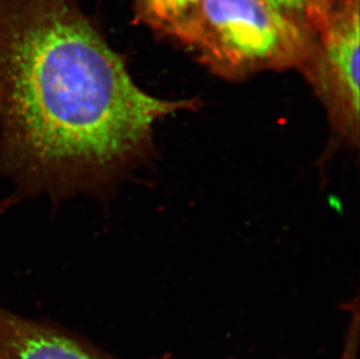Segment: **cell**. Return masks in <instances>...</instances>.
Returning a JSON list of instances; mask_svg holds the SVG:
<instances>
[{
  "label": "cell",
  "instance_id": "obj_1",
  "mask_svg": "<svg viewBox=\"0 0 360 359\" xmlns=\"http://www.w3.org/2000/svg\"><path fill=\"white\" fill-rule=\"evenodd\" d=\"M158 99L72 0L0 4V210L46 195L108 196L153 149L154 126L198 106Z\"/></svg>",
  "mask_w": 360,
  "mask_h": 359
},
{
  "label": "cell",
  "instance_id": "obj_2",
  "mask_svg": "<svg viewBox=\"0 0 360 359\" xmlns=\"http://www.w3.org/2000/svg\"><path fill=\"white\" fill-rule=\"evenodd\" d=\"M228 80L301 69L314 37L259 0H200L174 37Z\"/></svg>",
  "mask_w": 360,
  "mask_h": 359
},
{
  "label": "cell",
  "instance_id": "obj_3",
  "mask_svg": "<svg viewBox=\"0 0 360 359\" xmlns=\"http://www.w3.org/2000/svg\"><path fill=\"white\" fill-rule=\"evenodd\" d=\"M359 0H335L301 69L349 147L359 144Z\"/></svg>",
  "mask_w": 360,
  "mask_h": 359
},
{
  "label": "cell",
  "instance_id": "obj_4",
  "mask_svg": "<svg viewBox=\"0 0 360 359\" xmlns=\"http://www.w3.org/2000/svg\"><path fill=\"white\" fill-rule=\"evenodd\" d=\"M0 359L122 358L61 325L30 319L0 306Z\"/></svg>",
  "mask_w": 360,
  "mask_h": 359
},
{
  "label": "cell",
  "instance_id": "obj_5",
  "mask_svg": "<svg viewBox=\"0 0 360 359\" xmlns=\"http://www.w3.org/2000/svg\"><path fill=\"white\" fill-rule=\"evenodd\" d=\"M136 3L148 24L174 37L200 0H136Z\"/></svg>",
  "mask_w": 360,
  "mask_h": 359
},
{
  "label": "cell",
  "instance_id": "obj_6",
  "mask_svg": "<svg viewBox=\"0 0 360 359\" xmlns=\"http://www.w3.org/2000/svg\"><path fill=\"white\" fill-rule=\"evenodd\" d=\"M310 35L320 31L335 0H259Z\"/></svg>",
  "mask_w": 360,
  "mask_h": 359
},
{
  "label": "cell",
  "instance_id": "obj_7",
  "mask_svg": "<svg viewBox=\"0 0 360 359\" xmlns=\"http://www.w3.org/2000/svg\"><path fill=\"white\" fill-rule=\"evenodd\" d=\"M3 3V0H0V4Z\"/></svg>",
  "mask_w": 360,
  "mask_h": 359
}]
</instances>
